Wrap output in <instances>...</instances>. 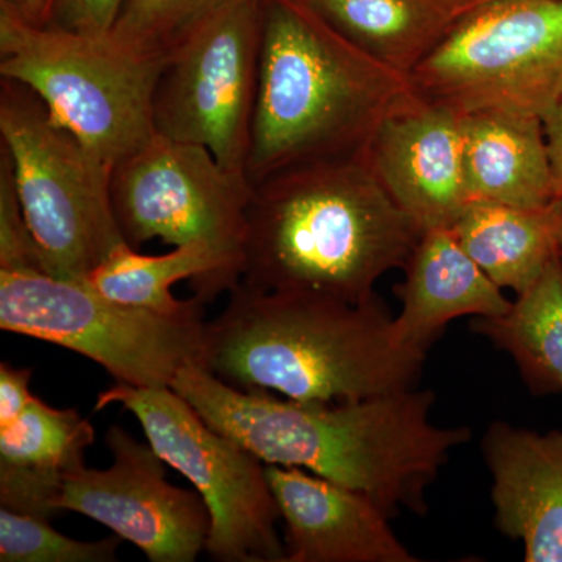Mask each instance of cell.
Returning a JSON list of instances; mask_svg holds the SVG:
<instances>
[{"instance_id": "6da1fadb", "label": "cell", "mask_w": 562, "mask_h": 562, "mask_svg": "<svg viewBox=\"0 0 562 562\" xmlns=\"http://www.w3.org/2000/svg\"><path fill=\"white\" fill-rule=\"evenodd\" d=\"M172 390L214 430L265 464L299 468L371 497L390 517L427 514V491L468 427L432 424L435 392L413 390L347 403L297 402L236 390L202 364H188Z\"/></svg>"}, {"instance_id": "7a4b0ae2", "label": "cell", "mask_w": 562, "mask_h": 562, "mask_svg": "<svg viewBox=\"0 0 562 562\" xmlns=\"http://www.w3.org/2000/svg\"><path fill=\"white\" fill-rule=\"evenodd\" d=\"M425 360V351L398 339L376 295L350 303L239 281L203 333V368L222 382L297 402H358L413 390Z\"/></svg>"}, {"instance_id": "3957f363", "label": "cell", "mask_w": 562, "mask_h": 562, "mask_svg": "<svg viewBox=\"0 0 562 562\" xmlns=\"http://www.w3.org/2000/svg\"><path fill=\"white\" fill-rule=\"evenodd\" d=\"M366 150L255 184L241 283L362 303L375 297L384 273L405 268L420 228L391 198Z\"/></svg>"}, {"instance_id": "277c9868", "label": "cell", "mask_w": 562, "mask_h": 562, "mask_svg": "<svg viewBox=\"0 0 562 562\" xmlns=\"http://www.w3.org/2000/svg\"><path fill=\"white\" fill-rule=\"evenodd\" d=\"M413 92L408 74L355 46L305 0H262L247 180L362 154Z\"/></svg>"}, {"instance_id": "5b68a950", "label": "cell", "mask_w": 562, "mask_h": 562, "mask_svg": "<svg viewBox=\"0 0 562 562\" xmlns=\"http://www.w3.org/2000/svg\"><path fill=\"white\" fill-rule=\"evenodd\" d=\"M165 61L125 50L110 33L29 24L0 3V76L35 91L50 120L111 169L154 138Z\"/></svg>"}, {"instance_id": "8992f818", "label": "cell", "mask_w": 562, "mask_h": 562, "mask_svg": "<svg viewBox=\"0 0 562 562\" xmlns=\"http://www.w3.org/2000/svg\"><path fill=\"white\" fill-rule=\"evenodd\" d=\"M0 146L44 272L85 281L125 243L111 201V171L21 81L0 80Z\"/></svg>"}, {"instance_id": "52a82bcc", "label": "cell", "mask_w": 562, "mask_h": 562, "mask_svg": "<svg viewBox=\"0 0 562 562\" xmlns=\"http://www.w3.org/2000/svg\"><path fill=\"white\" fill-rule=\"evenodd\" d=\"M203 306L195 295L187 312L155 313L111 301L87 281L0 271L3 331L76 351L128 386L171 387L184 366L202 364Z\"/></svg>"}, {"instance_id": "ba28073f", "label": "cell", "mask_w": 562, "mask_h": 562, "mask_svg": "<svg viewBox=\"0 0 562 562\" xmlns=\"http://www.w3.org/2000/svg\"><path fill=\"white\" fill-rule=\"evenodd\" d=\"M414 91L461 114L542 120L562 99V0H490L409 74Z\"/></svg>"}, {"instance_id": "9c48e42d", "label": "cell", "mask_w": 562, "mask_h": 562, "mask_svg": "<svg viewBox=\"0 0 562 562\" xmlns=\"http://www.w3.org/2000/svg\"><path fill=\"white\" fill-rule=\"evenodd\" d=\"M111 405L132 413L151 449L201 494L211 517L205 552L214 561L286 562L279 505L260 458L210 427L172 387L117 383L95 401L98 412Z\"/></svg>"}, {"instance_id": "30bf717a", "label": "cell", "mask_w": 562, "mask_h": 562, "mask_svg": "<svg viewBox=\"0 0 562 562\" xmlns=\"http://www.w3.org/2000/svg\"><path fill=\"white\" fill-rule=\"evenodd\" d=\"M262 0H231L166 57L154 94L157 135L206 147L246 177L257 102Z\"/></svg>"}, {"instance_id": "8fae6325", "label": "cell", "mask_w": 562, "mask_h": 562, "mask_svg": "<svg viewBox=\"0 0 562 562\" xmlns=\"http://www.w3.org/2000/svg\"><path fill=\"white\" fill-rule=\"evenodd\" d=\"M251 190L206 147L157 133L111 171L114 216L128 246L205 243L239 281Z\"/></svg>"}, {"instance_id": "7c38bea8", "label": "cell", "mask_w": 562, "mask_h": 562, "mask_svg": "<svg viewBox=\"0 0 562 562\" xmlns=\"http://www.w3.org/2000/svg\"><path fill=\"white\" fill-rule=\"evenodd\" d=\"M109 469L81 464L63 480L58 512L79 513L138 547L151 562H192L205 550L211 517L198 491L166 480V462L120 425L105 435Z\"/></svg>"}, {"instance_id": "4fadbf2b", "label": "cell", "mask_w": 562, "mask_h": 562, "mask_svg": "<svg viewBox=\"0 0 562 562\" xmlns=\"http://www.w3.org/2000/svg\"><path fill=\"white\" fill-rule=\"evenodd\" d=\"M462 116L414 91L387 114L366 150L383 187L422 233L452 228L469 205Z\"/></svg>"}, {"instance_id": "5bb4252c", "label": "cell", "mask_w": 562, "mask_h": 562, "mask_svg": "<svg viewBox=\"0 0 562 562\" xmlns=\"http://www.w3.org/2000/svg\"><path fill=\"white\" fill-rule=\"evenodd\" d=\"M286 562H419L368 495L299 468L266 464Z\"/></svg>"}, {"instance_id": "9a60e30c", "label": "cell", "mask_w": 562, "mask_h": 562, "mask_svg": "<svg viewBox=\"0 0 562 562\" xmlns=\"http://www.w3.org/2000/svg\"><path fill=\"white\" fill-rule=\"evenodd\" d=\"M497 530L527 562H562V430L492 422L482 441Z\"/></svg>"}, {"instance_id": "2e32d148", "label": "cell", "mask_w": 562, "mask_h": 562, "mask_svg": "<svg viewBox=\"0 0 562 562\" xmlns=\"http://www.w3.org/2000/svg\"><path fill=\"white\" fill-rule=\"evenodd\" d=\"M403 271L394 286L402 303L395 331L405 346L425 353L450 322L502 316L513 303L462 249L452 228L422 233Z\"/></svg>"}, {"instance_id": "e0dca14e", "label": "cell", "mask_w": 562, "mask_h": 562, "mask_svg": "<svg viewBox=\"0 0 562 562\" xmlns=\"http://www.w3.org/2000/svg\"><path fill=\"white\" fill-rule=\"evenodd\" d=\"M94 428L76 409L52 408L33 397L0 427V505L49 520L58 513L66 473L85 464Z\"/></svg>"}, {"instance_id": "ac0fdd59", "label": "cell", "mask_w": 562, "mask_h": 562, "mask_svg": "<svg viewBox=\"0 0 562 562\" xmlns=\"http://www.w3.org/2000/svg\"><path fill=\"white\" fill-rule=\"evenodd\" d=\"M468 202L541 209L554 198L542 120L509 111L462 116Z\"/></svg>"}, {"instance_id": "d6986e66", "label": "cell", "mask_w": 562, "mask_h": 562, "mask_svg": "<svg viewBox=\"0 0 562 562\" xmlns=\"http://www.w3.org/2000/svg\"><path fill=\"white\" fill-rule=\"evenodd\" d=\"M85 281L111 301L161 314L187 312L195 295L206 303L239 283L228 262L205 243L157 257L121 243Z\"/></svg>"}, {"instance_id": "ffe728a7", "label": "cell", "mask_w": 562, "mask_h": 562, "mask_svg": "<svg viewBox=\"0 0 562 562\" xmlns=\"http://www.w3.org/2000/svg\"><path fill=\"white\" fill-rule=\"evenodd\" d=\"M355 46L412 74L476 7L490 0H305Z\"/></svg>"}, {"instance_id": "44dd1931", "label": "cell", "mask_w": 562, "mask_h": 562, "mask_svg": "<svg viewBox=\"0 0 562 562\" xmlns=\"http://www.w3.org/2000/svg\"><path fill=\"white\" fill-rule=\"evenodd\" d=\"M562 199L541 209L469 203L452 231L502 290H527L560 255Z\"/></svg>"}, {"instance_id": "7402d4cb", "label": "cell", "mask_w": 562, "mask_h": 562, "mask_svg": "<svg viewBox=\"0 0 562 562\" xmlns=\"http://www.w3.org/2000/svg\"><path fill=\"white\" fill-rule=\"evenodd\" d=\"M471 330L512 355L532 395H562V257L557 255L502 316L472 317Z\"/></svg>"}, {"instance_id": "603a6c76", "label": "cell", "mask_w": 562, "mask_h": 562, "mask_svg": "<svg viewBox=\"0 0 562 562\" xmlns=\"http://www.w3.org/2000/svg\"><path fill=\"white\" fill-rule=\"evenodd\" d=\"M231 0H127L111 38L125 50L166 60L188 33Z\"/></svg>"}, {"instance_id": "cb8c5ba5", "label": "cell", "mask_w": 562, "mask_h": 562, "mask_svg": "<svg viewBox=\"0 0 562 562\" xmlns=\"http://www.w3.org/2000/svg\"><path fill=\"white\" fill-rule=\"evenodd\" d=\"M121 538L77 541L50 527L43 517L0 508V561L2 562H113Z\"/></svg>"}, {"instance_id": "d4e9b609", "label": "cell", "mask_w": 562, "mask_h": 562, "mask_svg": "<svg viewBox=\"0 0 562 562\" xmlns=\"http://www.w3.org/2000/svg\"><path fill=\"white\" fill-rule=\"evenodd\" d=\"M31 269L44 271L14 188L9 154L0 146V271Z\"/></svg>"}, {"instance_id": "484cf974", "label": "cell", "mask_w": 562, "mask_h": 562, "mask_svg": "<svg viewBox=\"0 0 562 562\" xmlns=\"http://www.w3.org/2000/svg\"><path fill=\"white\" fill-rule=\"evenodd\" d=\"M127 0H55L50 25L88 35H109Z\"/></svg>"}, {"instance_id": "4316f807", "label": "cell", "mask_w": 562, "mask_h": 562, "mask_svg": "<svg viewBox=\"0 0 562 562\" xmlns=\"http://www.w3.org/2000/svg\"><path fill=\"white\" fill-rule=\"evenodd\" d=\"M32 369L0 364V427L16 419L32 402Z\"/></svg>"}, {"instance_id": "83f0119b", "label": "cell", "mask_w": 562, "mask_h": 562, "mask_svg": "<svg viewBox=\"0 0 562 562\" xmlns=\"http://www.w3.org/2000/svg\"><path fill=\"white\" fill-rule=\"evenodd\" d=\"M542 127L552 168L554 198L562 199V99L542 117Z\"/></svg>"}, {"instance_id": "f1b7e54d", "label": "cell", "mask_w": 562, "mask_h": 562, "mask_svg": "<svg viewBox=\"0 0 562 562\" xmlns=\"http://www.w3.org/2000/svg\"><path fill=\"white\" fill-rule=\"evenodd\" d=\"M22 20L33 25H50L54 20L55 0H0Z\"/></svg>"}, {"instance_id": "f546056e", "label": "cell", "mask_w": 562, "mask_h": 562, "mask_svg": "<svg viewBox=\"0 0 562 562\" xmlns=\"http://www.w3.org/2000/svg\"><path fill=\"white\" fill-rule=\"evenodd\" d=\"M560 255L562 257V228H561V236H560Z\"/></svg>"}]
</instances>
